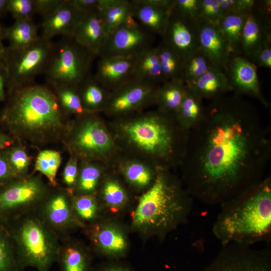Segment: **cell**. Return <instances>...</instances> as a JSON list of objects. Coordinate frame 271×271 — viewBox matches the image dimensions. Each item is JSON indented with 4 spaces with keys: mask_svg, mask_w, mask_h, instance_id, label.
Here are the masks:
<instances>
[{
    "mask_svg": "<svg viewBox=\"0 0 271 271\" xmlns=\"http://www.w3.org/2000/svg\"><path fill=\"white\" fill-rule=\"evenodd\" d=\"M45 215L50 223L57 227L70 224L73 216L71 207L66 196L59 193L53 196L45 207Z\"/></svg>",
    "mask_w": 271,
    "mask_h": 271,
    "instance_id": "32",
    "label": "cell"
},
{
    "mask_svg": "<svg viewBox=\"0 0 271 271\" xmlns=\"http://www.w3.org/2000/svg\"><path fill=\"white\" fill-rule=\"evenodd\" d=\"M23 269L18 256L0 234V271H22Z\"/></svg>",
    "mask_w": 271,
    "mask_h": 271,
    "instance_id": "43",
    "label": "cell"
},
{
    "mask_svg": "<svg viewBox=\"0 0 271 271\" xmlns=\"http://www.w3.org/2000/svg\"><path fill=\"white\" fill-rule=\"evenodd\" d=\"M136 58L99 57L95 79L103 87L113 91L133 77Z\"/></svg>",
    "mask_w": 271,
    "mask_h": 271,
    "instance_id": "19",
    "label": "cell"
},
{
    "mask_svg": "<svg viewBox=\"0 0 271 271\" xmlns=\"http://www.w3.org/2000/svg\"><path fill=\"white\" fill-rule=\"evenodd\" d=\"M45 192V186L38 177L15 182L0 193V211L27 207L40 199Z\"/></svg>",
    "mask_w": 271,
    "mask_h": 271,
    "instance_id": "20",
    "label": "cell"
},
{
    "mask_svg": "<svg viewBox=\"0 0 271 271\" xmlns=\"http://www.w3.org/2000/svg\"><path fill=\"white\" fill-rule=\"evenodd\" d=\"M158 168L139 160H129L120 166V171L126 182L138 190L148 189L154 183Z\"/></svg>",
    "mask_w": 271,
    "mask_h": 271,
    "instance_id": "24",
    "label": "cell"
},
{
    "mask_svg": "<svg viewBox=\"0 0 271 271\" xmlns=\"http://www.w3.org/2000/svg\"><path fill=\"white\" fill-rule=\"evenodd\" d=\"M65 0H34L36 13L42 18L53 12Z\"/></svg>",
    "mask_w": 271,
    "mask_h": 271,
    "instance_id": "48",
    "label": "cell"
},
{
    "mask_svg": "<svg viewBox=\"0 0 271 271\" xmlns=\"http://www.w3.org/2000/svg\"><path fill=\"white\" fill-rule=\"evenodd\" d=\"M69 4L75 8L87 13L90 11L101 10L104 5V0H68Z\"/></svg>",
    "mask_w": 271,
    "mask_h": 271,
    "instance_id": "49",
    "label": "cell"
},
{
    "mask_svg": "<svg viewBox=\"0 0 271 271\" xmlns=\"http://www.w3.org/2000/svg\"><path fill=\"white\" fill-rule=\"evenodd\" d=\"M160 86L133 77L111 92L104 111L116 119L131 115L155 104L156 93Z\"/></svg>",
    "mask_w": 271,
    "mask_h": 271,
    "instance_id": "12",
    "label": "cell"
},
{
    "mask_svg": "<svg viewBox=\"0 0 271 271\" xmlns=\"http://www.w3.org/2000/svg\"><path fill=\"white\" fill-rule=\"evenodd\" d=\"M53 43L40 37L36 42L23 49L8 51L6 49L5 64L10 91L34 83L36 77L43 73Z\"/></svg>",
    "mask_w": 271,
    "mask_h": 271,
    "instance_id": "9",
    "label": "cell"
},
{
    "mask_svg": "<svg viewBox=\"0 0 271 271\" xmlns=\"http://www.w3.org/2000/svg\"><path fill=\"white\" fill-rule=\"evenodd\" d=\"M59 259L61 271H90L91 262L89 255L82 249L69 246L65 249Z\"/></svg>",
    "mask_w": 271,
    "mask_h": 271,
    "instance_id": "36",
    "label": "cell"
},
{
    "mask_svg": "<svg viewBox=\"0 0 271 271\" xmlns=\"http://www.w3.org/2000/svg\"><path fill=\"white\" fill-rule=\"evenodd\" d=\"M20 249L18 257L24 268L31 266L38 271H49L59 253L53 237L42 223L36 218L24 221L18 232Z\"/></svg>",
    "mask_w": 271,
    "mask_h": 271,
    "instance_id": "8",
    "label": "cell"
},
{
    "mask_svg": "<svg viewBox=\"0 0 271 271\" xmlns=\"http://www.w3.org/2000/svg\"><path fill=\"white\" fill-rule=\"evenodd\" d=\"M102 174L101 168L90 162L83 161L78 171L76 185L81 195H93Z\"/></svg>",
    "mask_w": 271,
    "mask_h": 271,
    "instance_id": "35",
    "label": "cell"
},
{
    "mask_svg": "<svg viewBox=\"0 0 271 271\" xmlns=\"http://www.w3.org/2000/svg\"><path fill=\"white\" fill-rule=\"evenodd\" d=\"M132 17L151 33L163 37L172 11L173 0H132Z\"/></svg>",
    "mask_w": 271,
    "mask_h": 271,
    "instance_id": "17",
    "label": "cell"
},
{
    "mask_svg": "<svg viewBox=\"0 0 271 271\" xmlns=\"http://www.w3.org/2000/svg\"><path fill=\"white\" fill-rule=\"evenodd\" d=\"M10 0H0V18L8 12Z\"/></svg>",
    "mask_w": 271,
    "mask_h": 271,
    "instance_id": "55",
    "label": "cell"
},
{
    "mask_svg": "<svg viewBox=\"0 0 271 271\" xmlns=\"http://www.w3.org/2000/svg\"><path fill=\"white\" fill-rule=\"evenodd\" d=\"M100 196L104 206L112 212H118L127 205L129 200L127 192L116 179H105L101 186Z\"/></svg>",
    "mask_w": 271,
    "mask_h": 271,
    "instance_id": "31",
    "label": "cell"
},
{
    "mask_svg": "<svg viewBox=\"0 0 271 271\" xmlns=\"http://www.w3.org/2000/svg\"><path fill=\"white\" fill-rule=\"evenodd\" d=\"M200 0H173V10L194 22L199 21Z\"/></svg>",
    "mask_w": 271,
    "mask_h": 271,
    "instance_id": "44",
    "label": "cell"
},
{
    "mask_svg": "<svg viewBox=\"0 0 271 271\" xmlns=\"http://www.w3.org/2000/svg\"><path fill=\"white\" fill-rule=\"evenodd\" d=\"M222 15L237 12L236 0H217Z\"/></svg>",
    "mask_w": 271,
    "mask_h": 271,
    "instance_id": "52",
    "label": "cell"
},
{
    "mask_svg": "<svg viewBox=\"0 0 271 271\" xmlns=\"http://www.w3.org/2000/svg\"><path fill=\"white\" fill-rule=\"evenodd\" d=\"M9 144V139L6 137L0 134V151Z\"/></svg>",
    "mask_w": 271,
    "mask_h": 271,
    "instance_id": "56",
    "label": "cell"
},
{
    "mask_svg": "<svg viewBox=\"0 0 271 271\" xmlns=\"http://www.w3.org/2000/svg\"><path fill=\"white\" fill-rule=\"evenodd\" d=\"M270 156L254 106L239 95L222 96L189 130L181 180L193 199L220 206L261 182Z\"/></svg>",
    "mask_w": 271,
    "mask_h": 271,
    "instance_id": "1",
    "label": "cell"
},
{
    "mask_svg": "<svg viewBox=\"0 0 271 271\" xmlns=\"http://www.w3.org/2000/svg\"><path fill=\"white\" fill-rule=\"evenodd\" d=\"M186 86L181 79L166 81L158 88L155 104L162 112L175 115L186 92Z\"/></svg>",
    "mask_w": 271,
    "mask_h": 271,
    "instance_id": "25",
    "label": "cell"
},
{
    "mask_svg": "<svg viewBox=\"0 0 271 271\" xmlns=\"http://www.w3.org/2000/svg\"><path fill=\"white\" fill-rule=\"evenodd\" d=\"M198 38L199 49L214 66L224 71L232 53L218 24L199 20L198 22Z\"/></svg>",
    "mask_w": 271,
    "mask_h": 271,
    "instance_id": "18",
    "label": "cell"
},
{
    "mask_svg": "<svg viewBox=\"0 0 271 271\" xmlns=\"http://www.w3.org/2000/svg\"><path fill=\"white\" fill-rule=\"evenodd\" d=\"M8 12L16 21L33 20L36 14L34 0H10Z\"/></svg>",
    "mask_w": 271,
    "mask_h": 271,
    "instance_id": "42",
    "label": "cell"
},
{
    "mask_svg": "<svg viewBox=\"0 0 271 271\" xmlns=\"http://www.w3.org/2000/svg\"><path fill=\"white\" fill-rule=\"evenodd\" d=\"M215 67L200 49L184 62L182 80L186 83L199 77L210 69Z\"/></svg>",
    "mask_w": 271,
    "mask_h": 271,
    "instance_id": "37",
    "label": "cell"
},
{
    "mask_svg": "<svg viewBox=\"0 0 271 271\" xmlns=\"http://www.w3.org/2000/svg\"><path fill=\"white\" fill-rule=\"evenodd\" d=\"M271 1H258L246 15L240 43V55L250 60L252 54L271 39Z\"/></svg>",
    "mask_w": 271,
    "mask_h": 271,
    "instance_id": "13",
    "label": "cell"
},
{
    "mask_svg": "<svg viewBox=\"0 0 271 271\" xmlns=\"http://www.w3.org/2000/svg\"><path fill=\"white\" fill-rule=\"evenodd\" d=\"M247 14L234 12L223 15L218 26L227 41L232 54L240 55V43Z\"/></svg>",
    "mask_w": 271,
    "mask_h": 271,
    "instance_id": "30",
    "label": "cell"
},
{
    "mask_svg": "<svg viewBox=\"0 0 271 271\" xmlns=\"http://www.w3.org/2000/svg\"><path fill=\"white\" fill-rule=\"evenodd\" d=\"M185 85L202 99L213 100L231 91L224 70L217 67H213L197 79L185 83Z\"/></svg>",
    "mask_w": 271,
    "mask_h": 271,
    "instance_id": "23",
    "label": "cell"
},
{
    "mask_svg": "<svg viewBox=\"0 0 271 271\" xmlns=\"http://www.w3.org/2000/svg\"><path fill=\"white\" fill-rule=\"evenodd\" d=\"M116 139L158 168L180 166L184 157L189 130L175 115L158 109L117 118Z\"/></svg>",
    "mask_w": 271,
    "mask_h": 271,
    "instance_id": "3",
    "label": "cell"
},
{
    "mask_svg": "<svg viewBox=\"0 0 271 271\" xmlns=\"http://www.w3.org/2000/svg\"><path fill=\"white\" fill-rule=\"evenodd\" d=\"M162 38L184 62L199 49L198 22L186 19L172 9Z\"/></svg>",
    "mask_w": 271,
    "mask_h": 271,
    "instance_id": "15",
    "label": "cell"
},
{
    "mask_svg": "<svg viewBox=\"0 0 271 271\" xmlns=\"http://www.w3.org/2000/svg\"><path fill=\"white\" fill-rule=\"evenodd\" d=\"M8 162L17 175H24L28 170L30 158L24 148L16 147L6 154Z\"/></svg>",
    "mask_w": 271,
    "mask_h": 271,
    "instance_id": "41",
    "label": "cell"
},
{
    "mask_svg": "<svg viewBox=\"0 0 271 271\" xmlns=\"http://www.w3.org/2000/svg\"><path fill=\"white\" fill-rule=\"evenodd\" d=\"M193 200L181 179L170 170L159 168L132 213L131 225L143 234L164 238L187 222Z\"/></svg>",
    "mask_w": 271,
    "mask_h": 271,
    "instance_id": "5",
    "label": "cell"
},
{
    "mask_svg": "<svg viewBox=\"0 0 271 271\" xmlns=\"http://www.w3.org/2000/svg\"><path fill=\"white\" fill-rule=\"evenodd\" d=\"M38 31L33 19L16 21L12 26L5 29V39L9 42L6 50L18 51L36 42L40 38Z\"/></svg>",
    "mask_w": 271,
    "mask_h": 271,
    "instance_id": "27",
    "label": "cell"
},
{
    "mask_svg": "<svg viewBox=\"0 0 271 271\" xmlns=\"http://www.w3.org/2000/svg\"><path fill=\"white\" fill-rule=\"evenodd\" d=\"M222 16L217 0H200L199 20L218 24Z\"/></svg>",
    "mask_w": 271,
    "mask_h": 271,
    "instance_id": "45",
    "label": "cell"
},
{
    "mask_svg": "<svg viewBox=\"0 0 271 271\" xmlns=\"http://www.w3.org/2000/svg\"><path fill=\"white\" fill-rule=\"evenodd\" d=\"M133 77L161 85L166 82L156 46H153L136 57Z\"/></svg>",
    "mask_w": 271,
    "mask_h": 271,
    "instance_id": "28",
    "label": "cell"
},
{
    "mask_svg": "<svg viewBox=\"0 0 271 271\" xmlns=\"http://www.w3.org/2000/svg\"><path fill=\"white\" fill-rule=\"evenodd\" d=\"M156 48L166 81L173 79L182 80L184 65L183 59L163 40Z\"/></svg>",
    "mask_w": 271,
    "mask_h": 271,
    "instance_id": "33",
    "label": "cell"
},
{
    "mask_svg": "<svg viewBox=\"0 0 271 271\" xmlns=\"http://www.w3.org/2000/svg\"><path fill=\"white\" fill-rule=\"evenodd\" d=\"M61 160V156L58 152L51 150H43L37 157L35 170L45 175L49 183L55 186L57 185L56 176Z\"/></svg>",
    "mask_w": 271,
    "mask_h": 271,
    "instance_id": "38",
    "label": "cell"
},
{
    "mask_svg": "<svg viewBox=\"0 0 271 271\" xmlns=\"http://www.w3.org/2000/svg\"><path fill=\"white\" fill-rule=\"evenodd\" d=\"M257 1L254 0H236V11L247 14L256 7Z\"/></svg>",
    "mask_w": 271,
    "mask_h": 271,
    "instance_id": "51",
    "label": "cell"
},
{
    "mask_svg": "<svg viewBox=\"0 0 271 271\" xmlns=\"http://www.w3.org/2000/svg\"><path fill=\"white\" fill-rule=\"evenodd\" d=\"M82 105L91 113L104 111L110 93L91 75L77 89Z\"/></svg>",
    "mask_w": 271,
    "mask_h": 271,
    "instance_id": "26",
    "label": "cell"
},
{
    "mask_svg": "<svg viewBox=\"0 0 271 271\" xmlns=\"http://www.w3.org/2000/svg\"><path fill=\"white\" fill-rule=\"evenodd\" d=\"M186 88L185 95L175 116L184 128L190 130L203 119L206 107L201 98Z\"/></svg>",
    "mask_w": 271,
    "mask_h": 271,
    "instance_id": "29",
    "label": "cell"
},
{
    "mask_svg": "<svg viewBox=\"0 0 271 271\" xmlns=\"http://www.w3.org/2000/svg\"><path fill=\"white\" fill-rule=\"evenodd\" d=\"M77 159L72 155L63 171V182L69 188L73 187L76 184L79 171Z\"/></svg>",
    "mask_w": 271,
    "mask_h": 271,
    "instance_id": "47",
    "label": "cell"
},
{
    "mask_svg": "<svg viewBox=\"0 0 271 271\" xmlns=\"http://www.w3.org/2000/svg\"><path fill=\"white\" fill-rule=\"evenodd\" d=\"M230 88L235 95L246 94L269 105L263 95L258 80L257 67L249 59L240 55L231 54L224 69Z\"/></svg>",
    "mask_w": 271,
    "mask_h": 271,
    "instance_id": "14",
    "label": "cell"
},
{
    "mask_svg": "<svg viewBox=\"0 0 271 271\" xmlns=\"http://www.w3.org/2000/svg\"><path fill=\"white\" fill-rule=\"evenodd\" d=\"M96 113L78 117L77 123L67 134V147L71 155L83 161L107 160L116 150L113 136Z\"/></svg>",
    "mask_w": 271,
    "mask_h": 271,
    "instance_id": "7",
    "label": "cell"
},
{
    "mask_svg": "<svg viewBox=\"0 0 271 271\" xmlns=\"http://www.w3.org/2000/svg\"><path fill=\"white\" fill-rule=\"evenodd\" d=\"M16 175L10 166L6 155H0V180L12 178Z\"/></svg>",
    "mask_w": 271,
    "mask_h": 271,
    "instance_id": "50",
    "label": "cell"
},
{
    "mask_svg": "<svg viewBox=\"0 0 271 271\" xmlns=\"http://www.w3.org/2000/svg\"><path fill=\"white\" fill-rule=\"evenodd\" d=\"M98 271H132L128 266L121 263H113L106 265Z\"/></svg>",
    "mask_w": 271,
    "mask_h": 271,
    "instance_id": "54",
    "label": "cell"
},
{
    "mask_svg": "<svg viewBox=\"0 0 271 271\" xmlns=\"http://www.w3.org/2000/svg\"><path fill=\"white\" fill-rule=\"evenodd\" d=\"M95 54L71 37H62L53 45L43 71L49 86L77 89L91 75Z\"/></svg>",
    "mask_w": 271,
    "mask_h": 271,
    "instance_id": "6",
    "label": "cell"
},
{
    "mask_svg": "<svg viewBox=\"0 0 271 271\" xmlns=\"http://www.w3.org/2000/svg\"><path fill=\"white\" fill-rule=\"evenodd\" d=\"M5 54L6 51H2L0 50V67L5 65Z\"/></svg>",
    "mask_w": 271,
    "mask_h": 271,
    "instance_id": "58",
    "label": "cell"
},
{
    "mask_svg": "<svg viewBox=\"0 0 271 271\" xmlns=\"http://www.w3.org/2000/svg\"><path fill=\"white\" fill-rule=\"evenodd\" d=\"M100 12L107 36L133 17L132 0H118Z\"/></svg>",
    "mask_w": 271,
    "mask_h": 271,
    "instance_id": "34",
    "label": "cell"
},
{
    "mask_svg": "<svg viewBox=\"0 0 271 271\" xmlns=\"http://www.w3.org/2000/svg\"><path fill=\"white\" fill-rule=\"evenodd\" d=\"M155 35L133 17L107 36L99 57L136 58L153 47Z\"/></svg>",
    "mask_w": 271,
    "mask_h": 271,
    "instance_id": "11",
    "label": "cell"
},
{
    "mask_svg": "<svg viewBox=\"0 0 271 271\" xmlns=\"http://www.w3.org/2000/svg\"><path fill=\"white\" fill-rule=\"evenodd\" d=\"M250 61L256 67L271 68V39L267 40L252 54Z\"/></svg>",
    "mask_w": 271,
    "mask_h": 271,
    "instance_id": "46",
    "label": "cell"
},
{
    "mask_svg": "<svg viewBox=\"0 0 271 271\" xmlns=\"http://www.w3.org/2000/svg\"><path fill=\"white\" fill-rule=\"evenodd\" d=\"M91 239L98 250L111 258H118L127 252L128 240L126 234L119 225L104 222L95 225L91 234Z\"/></svg>",
    "mask_w": 271,
    "mask_h": 271,
    "instance_id": "21",
    "label": "cell"
},
{
    "mask_svg": "<svg viewBox=\"0 0 271 271\" xmlns=\"http://www.w3.org/2000/svg\"><path fill=\"white\" fill-rule=\"evenodd\" d=\"M8 76L5 65L0 67V101L5 98V86L7 84Z\"/></svg>",
    "mask_w": 271,
    "mask_h": 271,
    "instance_id": "53",
    "label": "cell"
},
{
    "mask_svg": "<svg viewBox=\"0 0 271 271\" xmlns=\"http://www.w3.org/2000/svg\"><path fill=\"white\" fill-rule=\"evenodd\" d=\"M10 91L3 119L11 133L22 143L43 146L68 134L67 114L49 86L34 83Z\"/></svg>",
    "mask_w": 271,
    "mask_h": 271,
    "instance_id": "2",
    "label": "cell"
},
{
    "mask_svg": "<svg viewBox=\"0 0 271 271\" xmlns=\"http://www.w3.org/2000/svg\"><path fill=\"white\" fill-rule=\"evenodd\" d=\"M73 37L79 45L98 56L107 37L100 11L86 13Z\"/></svg>",
    "mask_w": 271,
    "mask_h": 271,
    "instance_id": "22",
    "label": "cell"
},
{
    "mask_svg": "<svg viewBox=\"0 0 271 271\" xmlns=\"http://www.w3.org/2000/svg\"><path fill=\"white\" fill-rule=\"evenodd\" d=\"M212 232L221 246L271 240V178L220 205Z\"/></svg>",
    "mask_w": 271,
    "mask_h": 271,
    "instance_id": "4",
    "label": "cell"
},
{
    "mask_svg": "<svg viewBox=\"0 0 271 271\" xmlns=\"http://www.w3.org/2000/svg\"><path fill=\"white\" fill-rule=\"evenodd\" d=\"M4 39H5V29H3L0 25V50L2 51H5L6 49L3 44Z\"/></svg>",
    "mask_w": 271,
    "mask_h": 271,
    "instance_id": "57",
    "label": "cell"
},
{
    "mask_svg": "<svg viewBox=\"0 0 271 271\" xmlns=\"http://www.w3.org/2000/svg\"><path fill=\"white\" fill-rule=\"evenodd\" d=\"M72 206L76 215L85 221L94 219L98 212V203L93 195H80L75 197Z\"/></svg>",
    "mask_w": 271,
    "mask_h": 271,
    "instance_id": "40",
    "label": "cell"
},
{
    "mask_svg": "<svg viewBox=\"0 0 271 271\" xmlns=\"http://www.w3.org/2000/svg\"><path fill=\"white\" fill-rule=\"evenodd\" d=\"M86 13L65 0L53 12L42 18L40 37L48 40H52L56 36L73 37Z\"/></svg>",
    "mask_w": 271,
    "mask_h": 271,
    "instance_id": "16",
    "label": "cell"
},
{
    "mask_svg": "<svg viewBox=\"0 0 271 271\" xmlns=\"http://www.w3.org/2000/svg\"><path fill=\"white\" fill-rule=\"evenodd\" d=\"M58 101L67 114H73L78 117L91 113L83 107L77 89L67 87H54Z\"/></svg>",
    "mask_w": 271,
    "mask_h": 271,
    "instance_id": "39",
    "label": "cell"
},
{
    "mask_svg": "<svg viewBox=\"0 0 271 271\" xmlns=\"http://www.w3.org/2000/svg\"><path fill=\"white\" fill-rule=\"evenodd\" d=\"M214 260L199 271H271V250L254 245L229 243Z\"/></svg>",
    "mask_w": 271,
    "mask_h": 271,
    "instance_id": "10",
    "label": "cell"
}]
</instances>
